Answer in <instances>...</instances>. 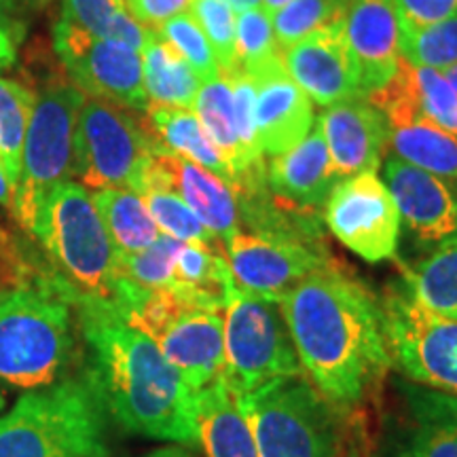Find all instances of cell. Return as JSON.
<instances>
[{"instance_id": "1", "label": "cell", "mask_w": 457, "mask_h": 457, "mask_svg": "<svg viewBox=\"0 0 457 457\" xmlns=\"http://www.w3.org/2000/svg\"><path fill=\"white\" fill-rule=\"evenodd\" d=\"M303 373L343 411H356L392 370L379 299L337 262L278 301Z\"/></svg>"}, {"instance_id": "2", "label": "cell", "mask_w": 457, "mask_h": 457, "mask_svg": "<svg viewBox=\"0 0 457 457\" xmlns=\"http://www.w3.org/2000/svg\"><path fill=\"white\" fill-rule=\"evenodd\" d=\"M79 330L87 350L85 373L108 420L129 434L197 445L195 392L159 345L114 303H79Z\"/></svg>"}, {"instance_id": "3", "label": "cell", "mask_w": 457, "mask_h": 457, "mask_svg": "<svg viewBox=\"0 0 457 457\" xmlns=\"http://www.w3.org/2000/svg\"><path fill=\"white\" fill-rule=\"evenodd\" d=\"M108 413L85 373L28 392L0 417V457H111Z\"/></svg>"}, {"instance_id": "4", "label": "cell", "mask_w": 457, "mask_h": 457, "mask_svg": "<svg viewBox=\"0 0 457 457\" xmlns=\"http://www.w3.org/2000/svg\"><path fill=\"white\" fill-rule=\"evenodd\" d=\"M30 236L38 239L54 271L64 279L72 307L89 301L117 305L121 288L117 250L81 182L66 180L51 188Z\"/></svg>"}, {"instance_id": "5", "label": "cell", "mask_w": 457, "mask_h": 457, "mask_svg": "<svg viewBox=\"0 0 457 457\" xmlns=\"http://www.w3.org/2000/svg\"><path fill=\"white\" fill-rule=\"evenodd\" d=\"M72 303L64 286L0 293V381L38 390L68 377L77 356Z\"/></svg>"}, {"instance_id": "6", "label": "cell", "mask_w": 457, "mask_h": 457, "mask_svg": "<svg viewBox=\"0 0 457 457\" xmlns=\"http://www.w3.org/2000/svg\"><path fill=\"white\" fill-rule=\"evenodd\" d=\"M237 403L259 457H343L358 430L350 411L330 403L305 373L273 379Z\"/></svg>"}, {"instance_id": "7", "label": "cell", "mask_w": 457, "mask_h": 457, "mask_svg": "<svg viewBox=\"0 0 457 457\" xmlns=\"http://www.w3.org/2000/svg\"><path fill=\"white\" fill-rule=\"evenodd\" d=\"M85 98L62 64L51 68L34 91L11 214L26 233L32 231L51 188L74 176V129Z\"/></svg>"}, {"instance_id": "8", "label": "cell", "mask_w": 457, "mask_h": 457, "mask_svg": "<svg viewBox=\"0 0 457 457\" xmlns=\"http://www.w3.org/2000/svg\"><path fill=\"white\" fill-rule=\"evenodd\" d=\"M125 318L157 343L193 392L204 390L222 373V312L199 307L171 288H159L142 290Z\"/></svg>"}, {"instance_id": "9", "label": "cell", "mask_w": 457, "mask_h": 457, "mask_svg": "<svg viewBox=\"0 0 457 457\" xmlns=\"http://www.w3.org/2000/svg\"><path fill=\"white\" fill-rule=\"evenodd\" d=\"M222 313L225 362L220 377L236 396L279 377L303 373L276 301L236 288L228 295Z\"/></svg>"}, {"instance_id": "10", "label": "cell", "mask_w": 457, "mask_h": 457, "mask_svg": "<svg viewBox=\"0 0 457 457\" xmlns=\"http://www.w3.org/2000/svg\"><path fill=\"white\" fill-rule=\"evenodd\" d=\"M155 142L123 106L85 98L74 129V176L85 188H128L142 195Z\"/></svg>"}, {"instance_id": "11", "label": "cell", "mask_w": 457, "mask_h": 457, "mask_svg": "<svg viewBox=\"0 0 457 457\" xmlns=\"http://www.w3.org/2000/svg\"><path fill=\"white\" fill-rule=\"evenodd\" d=\"M392 367L413 384L457 396V320L417 303L404 284L379 299Z\"/></svg>"}, {"instance_id": "12", "label": "cell", "mask_w": 457, "mask_h": 457, "mask_svg": "<svg viewBox=\"0 0 457 457\" xmlns=\"http://www.w3.org/2000/svg\"><path fill=\"white\" fill-rule=\"evenodd\" d=\"M54 51L68 77L89 98H100L129 111H146L142 54L128 45L100 38L81 28L57 21Z\"/></svg>"}, {"instance_id": "13", "label": "cell", "mask_w": 457, "mask_h": 457, "mask_svg": "<svg viewBox=\"0 0 457 457\" xmlns=\"http://www.w3.org/2000/svg\"><path fill=\"white\" fill-rule=\"evenodd\" d=\"M330 233L367 262L394 259L398 253L400 214L390 188L377 171L341 179L322 208Z\"/></svg>"}, {"instance_id": "14", "label": "cell", "mask_w": 457, "mask_h": 457, "mask_svg": "<svg viewBox=\"0 0 457 457\" xmlns=\"http://www.w3.org/2000/svg\"><path fill=\"white\" fill-rule=\"evenodd\" d=\"M225 256L239 290L276 303L310 273L337 265L328 250L244 228L225 244Z\"/></svg>"}, {"instance_id": "15", "label": "cell", "mask_w": 457, "mask_h": 457, "mask_svg": "<svg viewBox=\"0 0 457 457\" xmlns=\"http://www.w3.org/2000/svg\"><path fill=\"white\" fill-rule=\"evenodd\" d=\"M381 457H457V396L396 377Z\"/></svg>"}, {"instance_id": "16", "label": "cell", "mask_w": 457, "mask_h": 457, "mask_svg": "<svg viewBox=\"0 0 457 457\" xmlns=\"http://www.w3.org/2000/svg\"><path fill=\"white\" fill-rule=\"evenodd\" d=\"M384 182L396 202L400 225L417 248L436 253L457 245V187L396 155L384 163Z\"/></svg>"}, {"instance_id": "17", "label": "cell", "mask_w": 457, "mask_h": 457, "mask_svg": "<svg viewBox=\"0 0 457 457\" xmlns=\"http://www.w3.org/2000/svg\"><path fill=\"white\" fill-rule=\"evenodd\" d=\"M148 188H168L176 193L222 245L242 228L233 187L185 157L157 148L146 165L142 195Z\"/></svg>"}, {"instance_id": "18", "label": "cell", "mask_w": 457, "mask_h": 457, "mask_svg": "<svg viewBox=\"0 0 457 457\" xmlns=\"http://www.w3.org/2000/svg\"><path fill=\"white\" fill-rule=\"evenodd\" d=\"M343 41L356 72L358 94L381 89L400 62L396 0H350L343 15Z\"/></svg>"}, {"instance_id": "19", "label": "cell", "mask_w": 457, "mask_h": 457, "mask_svg": "<svg viewBox=\"0 0 457 457\" xmlns=\"http://www.w3.org/2000/svg\"><path fill=\"white\" fill-rule=\"evenodd\" d=\"M256 89V136L262 155L276 157L305 140L316 119L312 100L286 72L282 54L244 72Z\"/></svg>"}, {"instance_id": "20", "label": "cell", "mask_w": 457, "mask_h": 457, "mask_svg": "<svg viewBox=\"0 0 457 457\" xmlns=\"http://www.w3.org/2000/svg\"><path fill=\"white\" fill-rule=\"evenodd\" d=\"M318 125L339 179L379 170L386 146L390 145V125L384 112L364 96L327 106Z\"/></svg>"}, {"instance_id": "21", "label": "cell", "mask_w": 457, "mask_h": 457, "mask_svg": "<svg viewBox=\"0 0 457 457\" xmlns=\"http://www.w3.org/2000/svg\"><path fill=\"white\" fill-rule=\"evenodd\" d=\"M290 79L318 106H333L358 94L356 72L343 41V20L301 38L282 51Z\"/></svg>"}, {"instance_id": "22", "label": "cell", "mask_w": 457, "mask_h": 457, "mask_svg": "<svg viewBox=\"0 0 457 457\" xmlns=\"http://www.w3.org/2000/svg\"><path fill=\"white\" fill-rule=\"evenodd\" d=\"M267 187L284 202L307 210H322L341 179L330 162L322 129L316 123L301 145L282 155L271 157L265 165Z\"/></svg>"}, {"instance_id": "23", "label": "cell", "mask_w": 457, "mask_h": 457, "mask_svg": "<svg viewBox=\"0 0 457 457\" xmlns=\"http://www.w3.org/2000/svg\"><path fill=\"white\" fill-rule=\"evenodd\" d=\"M195 421L197 445H202L205 457H259L237 396L220 375L195 392Z\"/></svg>"}, {"instance_id": "24", "label": "cell", "mask_w": 457, "mask_h": 457, "mask_svg": "<svg viewBox=\"0 0 457 457\" xmlns=\"http://www.w3.org/2000/svg\"><path fill=\"white\" fill-rule=\"evenodd\" d=\"M145 117V128L162 151L174 153L188 162L202 165L233 187V174L228 163L222 159L219 148L205 136L199 119L187 108L148 104Z\"/></svg>"}, {"instance_id": "25", "label": "cell", "mask_w": 457, "mask_h": 457, "mask_svg": "<svg viewBox=\"0 0 457 457\" xmlns=\"http://www.w3.org/2000/svg\"><path fill=\"white\" fill-rule=\"evenodd\" d=\"M145 89L151 104L176 106L191 111L202 87V81L188 62L168 41L153 30L142 49Z\"/></svg>"}, {"instance_id": "26", "label": "cell", "mask_w": 457, "mask_h": 457, "mask_svg": "<svg viewBox=\"0 0 457 457\" xmlns=\"http://www.w3.org/2000/svg\"><path fill=\"white\" fill-rule=\"evenodd\" d=\"M94 204L104 222L108 237L117 250V256L136 254L162 236L159 227L148 212L145 197L128 188H100Z\"/></svg>"}, {"instance_id": "27", "label": "cell", "mask_w": 457, "mask_h": 457, "mask_svg": "<svg viewBox=\"0 0 457 457\" xmlns=\"http://www.w3.org/2000/svg\"><path fill=\"white\" fill-rule=\"evenodd\" d=\"M390 146L398 159L457 187V136L430 121H420L390 129Z\"/></svg>"}, {"instance_id": "28", "label": "cell", "mask_w": 457, "mask_h": 457, "mask_svg": "<svg viewBox=\"0 0 457 457\" xmlns=\"http://www.w3.org/2000/svg\"><path fill=\"white\" fill-rule=\"evenodd\" d=\"M403 284L417 303L457 320V245L441 248L415 265H400Z\"/></svg>"}, {"instance_id": "29", "label": "cell", "mask_w": 457, "mask_h": 457, "mask_svg": "<svg viewBox=\"0 0 457 457\" xmlns=\"http://www.w3.org/2000/svg\"><path fill=\"white\" fill-rule=\"evenodd\" d=\"M32 106V87L13 79H0V163L13 188L20 180L21 153Z\"/></svg>"}, {"instance_id": "30", "label": "cell", "mask_w": 457, "mask_h": 457, "mask_svg": "<svg viewBox=\"0 0 457 457\" xmlns=\"http://www.w3.org/2000/svg\"><path fill=\"white\" fill-rule=\"evenodd\" d=\"M347 4L350 0H293L288 3L271 15L278 47L284 51L301 38L341 21Z\"/></svg>"}, {"instance_id": "31", "label": "cell", "mask_w": 457, "mask_h": 457, "mask_svg": "<svg viewBox=\"0 0 457 457\" xmlns=\"http://www.w3.org/2000/svg\"><path fill=\"white\" fill-rule=\"evenodd\" d=\"M400 55L417 68H445L457 64V11L436 24L400 32Z\"/></svg>"}, {"instance_id": "32", "label": "cell", "mask_w": 457, "mask_h": 457, "mask_svg": "<svg viewBox=\"0 0 457 457\" xmlns=\"http://www.w3.org/2000/svg\"><path fill=\"white\" fill-rule=\"evenodd\" d=\"M182 244L170 236H159L148 248L136 254L119 256V273L142 290L170 288L174 282L176 256Z\"/></svg>"}, {"instance_id": "33", "label": "cell", "mask_w": 457, "mask_h": 457, "mask_svg": "<svg viewBox=\"0 0 457 457\" xmlns=\"http://www.w3.org/2000/svg\"><path fill=\"white\" fill-rule=\"evenodd\" d=\"M142 197H145L148 212H151L153 220L163 236L179 239V242L222 245L176 193L168 191V188H148Z\"/></svg>"}, {"instance_id": "34", "label": "cell", "mask_w": 457, "mask_h": 457, "mask_svg": "<svg viewBox=\"0 0 457 457\" xmlns=\"http://www.w3.org/2000/svg\"><path fill=\"white\" fill-rule=\"evenodd\" d=\"M155 32L163 41H168L195 71L199 81L208 83L220 77L219 62H216L214 49L210 45L202 28L188 13H179L155 28Z\"/></svg>"}, {"instance_id": "35", "label": "cell", "mask_w": 457, "mask_h": 457, "mask_svg": "<svg viewBox=\"0 0 457 457\" xmlns=\"http://www.w3.org/2000/svg\"><path fill=\"white\" fill-rule=\"evenodd\" d=\"M188 15L197 21L212 45L219 71H237L236 60V13L227 0H193Z\"/></svg>"}, {"instance_id": "36", "label": "cell", "mask_w": 457, "mask_h": 457, "mask_svg": "<svg viewBox=\"0 0 457 457\" xmlns=\"http://www.w3.org/2000/svg\"><path fill=\"white\" fill-rule=\"evenodd\" d=\"M278 54H282V49L278 47L271 15L262 7L242 11L236 17V60L239 71H253Z\"/></svg>"}, {"instance_id": "37", "label": "cell", "mask_w": 457, "mask_h": 457, "mask_svg": "<svg viewBox=\"0 0 457 457\" xmlns=\"http://www.w3.org/2000/svg\"><path fill=\"white\" fill-rule=\"evenodd\" d=\"M125 15V0H62V21L111 41Z\"/></svg>"}, {"instance_id": "38", "label": "cell", "mask_w": 457, "mask_h": 457, "mask_svg": "<svg viewBox=\"0 0 457 457\" xmlns=\"http://www.w3.org/2000/svg\"><path fill=\"white\" fill-rule=\"evenodd\" d=\"M417 89L424 121L457 136V96L445 81L443 72L434 68H417Z\"/></svg>"}, {"instance_id": "39", "label": "cell", "mask_w": 457, "mask_h": 457, "mask_svg": "<svg viewBox=\"0 0 457 457\" xmlns=\"http://www.w3.org/2000/svg\"><path fill=\"white\" fill-rule=\"evenodd\" d=\"M233 91V108H236V125L239 140L248 155L250 162H262V151L259 146V136H256V89L254 81L242 71L222 72Z\"/></svg>"}, {"instance_id": "40", "label": "cell", "mask_w": 457, "mask_h": 457, "mask_svg": "<svg viewBox=\"0 0 457 457\" xmlns=\"http://www.w3.org/2000/svg\"><path fill=\"white\" fill-rule=\"evenodd\" d=\"M396 9L400 32H409L453 15L457 0H396Z\"/></svg>"}, {"instance_id": "41", "label": "cell", "mask_w": 457, "mask_h": 457, "mask_svg": "<svg viewBox=\"0 0 457 457\" xmlns=\"http://www.w3.org/2000/svg\"><path fill=\"white\" fill-rule=\"evenodd\" d=\"M191 3L193 0H125L129 13L151 30H155L170 17L185 13Z\"/></svg>"}, {"instance_id": "42", "label": "cell", "mask_w": 457, "mask_h": 457, "mask_svg": "<svg viewBox=\"0 0 457 457\" xmlns=\"http://www.w3.org/2000/svg\"><path fill=\"white\" fill-rule=\"evenodd\" d=\"M15 64V43L11 34L0 26V71Z\"/></svg>"}, {"instance_id": "43", "label": "cell", "mask_w": 457, "mask_h": 457, "mask_svg": "<svg viewBox=\"0 0 457 457\" xmlns=\"http://www.w3.org/2000/svg\"><path fill=\"white\" fill-rule=\"evenodd\" d=\"M0 208L13 214V187L9 185L7 176H4L3 163H0Z\"/></svg>"}, {"instance_id": "44", "label": "cell", "mask_w": 457, "mask_h": 457, "mask_svg": "<svg viewBox=\"0 0 457 457\" xmlns=\"http://www.w3.org/2000/svg\"><path fill=\"white\" fill-rule=\"evenodd\" d=\"M146 457H195V455L180 445V447H162L153 451V453H148Z\"/></svg>"}, {"instance_id": "45", "label": "cell", "mask_w": 457, "mask_h": 457, "mask_svg": "<svg viewBox=\"0 0 457 457\" xmlns=\"http://www.w3.org/2000/svg\"><path fill=\"white\" fill-rule=\"evenodd\" d=\"M343 457H367V453H364V443H362V438H360V430H356V434H353L350 447H347Z\"/></svg>"}, {"instance_id": "46", "label": "cell", "mask_w": 457, "mask_h": 457, "mask_svg": "<svg viewBox=\"0 0 457 457\" xmlns=\"http://www.w3.org/2000/svg\"><path fill=\"white\" fill-rule=\"evenodd\" d=\"M227 3H228V7H231L233 11H237V13H242V11L261 7L262 0H227Z\"/></svg>"}, {"instance_id": "47", "label": "cell", "mask_w": 457, "mask_h": 457, "mask_svg": "<svg viewBox=\"0 0 457 457\" xmlns=\"http://www.w3.org/2000/svg\"><path fill=\"white\" fill-rule=\"evenodd\" d=\"M443 72V77H445V81L449 83V87L455 91V96H457V64H453V66H449V68H445V71H441Z\"/></svg>"}, {"instance_id": "48", "label": "cell", "mask_w": 457, "mask_h": 457, "mask_svg": "<svg viewBox=\"0 0 457 457\" xmlns=\"http://www.w3.org/2000/svg\"><path fill=\"white\" fill-rule=\"evenodd\" d=\"M288 3H293V0H262V9H265L270 15H273L276 11L286 7Z\"/></svg>"}, {"instance_id": "49", "label": "cell", "mask_w": 457, "mask_h": 457, "mask_svg": "<svg viewBox=\"0 0 457 457\" xmlns=\"http://www.w3.org/2000/svg\"><path fill=\"white\" fill-rule=\"evenodd\" d=\"M11 7H13V0H0V20H4V17H7Z\"/></svg>"}, {"instance_id": "50", "label": "cell", "mask_w": 457, "mask_h": 457, "mask_svg": "<svg viewBox=\"0 0 457 457\" xmlns=\"http://www.w3.org/2000/svg\"><path fill=\"white\" fill-rule=\"evenodd\" d=\"M34 3H37V4H47V3H51V0H34Z\"/></svg>"}, {"instance_id": "51", "label": "cell", "mask_w": 457, "mask_h": 457, "mask_svg": "<svg viewBox=\"0 0 457 457\" xmlns=\"http://www.w3.org/2000/svg\"><path fill=\"white\" fill-rule=\"evenodd\" d=\"M3 407H4V398H3V394H0V411H3Z\"/></svg>"}, {"instance_id": "52", "label": "cell", "mask_w": 457, "mask_h": 457, "mask_svg": "<svg viewBox=\"0 0 457 457\" xmlns=\"http://www.w3.org/2000/svg\"><path fill=\"white\" fill-rule=\"evenodd\" d=\"M4 236V228L3 227H0V237H3Z\"/></svg>"}]
</instances>
